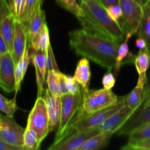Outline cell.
Returning a JSON list of instances; mask_svg holds the SVG:
<instances>
[{"mask_svg":"<svg viewBox=\"0 0 150 150\" xmlns=\"http://www.w3.org/2000/svg\"><path fill=\"white\" fill-rule=\"evenodd\" d=\"M0 150H24V148L13 146L0 140Z\"/></svg>","mask_w":150,"mask_h":150,"instance_id":"cell-39","label":"cell"},{"mask_svg":"<svg viewBox=\"0 0 150 150\" xmlns=\"http://www.w3.org/2000/svg\"><path fill=\"white\" fill-rule=\"evenodd\" d=\"M121 149H135V150H150V139L140 141L133 144H126L122 146Z\"/></svg>","mask_w":150,"mask_h":150,"instance_id":"cell-36","label":"cell"},{"mask_svg":"<svg viewBox=\"0 0 150 150\" xmlns=\"http://www.w3.org/2000/svg\"><path fill=\"white\" fill-rule=\"evenodd\" d=\"M29 48L30 47L27 42L21 57L19 59V62L16 64V68H15V81H16L15 92H16V96L18 92L21 89V82L24 78L25 74H26L28 65L30 62L31 57L29 56Z\"/></svg>","mask_w":150,"mask_h":150,"instance_id":"cell-17","label":"cell"},{"mask_svg":"<svg viewBox=\"0 0 150 150\" xmlns=\"http://www.w3.org/2000/svg\"><path fill=\"white\" fill-rule=\"evenodd\" d=\"M46 23L45 12L39 6L32 15L27 25V42L31 48L35 46L43 27Z\"/></svg>","mask_w":150,"mask_h":150,"instance_id":"cell-16","label":"cell"},{"mask_svg":"<svg viewBox=\"0 0 150 150\" xmlns=\"http://www.w3.org/2000/svg\"><path fill=\"white\" fill-rule=\"evenodd\" d=\"M127 144H133L140 141L150 139V122L136 127L128 135Z\"/></svg>","mask_w":150,"mask_h":150,"instance_id":"cell-26","label":"cell"},{"mask_svg":"<svg viewBox=\"0 0 150 150\" xmlns=\"http://www.w3.org/2000/svg\"><path fill=\"white\" fill-rule=\"evenodd\" d=\"M122 10L123 27L132 35L138 34L143 15V7L135 0H119Z\"/></svg>","mask_w":150,"mask_h":150,"instance_id":"cell-7","label":"cell"},{"mask_svg":"<svg viewBox=\"0 0 150 150\" xmlns=\"http://www.w3.org/2000/svg\"><path fill=\"white\" fill-rule=\"evenodd\" d=\"M63 76L66 89H67L68 94L75 95V94H77L81 90L82 86L75 80L74 76H69V75L64 74V73H63Z\"/></svg>","mask_w":150,"mask_h":150,"instance_id":"cell-33","label":"cell"},{"mask_svg":"<svg viewBox=\"0 0 150 150\" xmlns=\"http://www.w3.org/2000/svg\"><path fill=\"white\" fill-rule=\"evenodd\" d=\"M91 67L89 61L87 58L83 57L79 60L76 64L74 78L80 84L82 88L88 90L90 80H91Z\"/></svg>","mask_w":150,"mask_h":150,"instance_id":"cell-19","label":"cell"},{"mask_svg":"<svg viewBox=\"0 0 150 150\" xmlns=\"http://www.w3.org/2000/svg\"><path fill=\"white\" fill-rule=\"evenodd\" d=\"M101 83H102L104 89H112V88L115 86V83H116V77H115L114 74L112 73L110 70H108L103 76Z\"/></svg>","mask_w":150,"mask_h":150,"instance_id":"cell-37","label":"cell"},{"mask_svg":"<svg viewBox=\"0 0 150 150\" xmlns=\"http://www.w3.org/2000/svg\"><path fill=\"white\" fill-rule=\"evenodd\" d=\"M42 96L45 99L49 117V130L50 132L57 128L61 114V96H54L45 89Z\"/></svg>","mask_w":150,"mask_h":150,"instance_id":"cell-13","label":"cell"},{"mask_svg":"<svg viewBox=\"0 0 150 150\" xmlns=\"http://www.w3.org/2000/svg\"><path fill=\"white\" fill-rule=\"evenodd\" d=\"M84 16L78 18L82 29L91 33L108 37L119 42L124 40L126 31L109 16L107 8L98 0H82L79 2Z\"/></svg>","mask_w":150,"mask_h":150,"instance_id":"cell-2","label":"cell"},{"mask_svg":"<svg viewBox=\"0 0 150 150\" xmlns=\"http://www.w3.org/2000/svg\"><path fill=\"white\" fill-rule=\"evenodd\" d=\"M11 13L10 0H0V23L7 16Z\"/></svg>","mask_w":150,"mask_h":150,"instance_id":"cell-38","label":"cell"},{"mask_svg":"<svg viewBox=\"0 0 150 150\" xmlns=\"http://www.w3.org/2000/svg\"><path fill=\"white\" fill-rule=\"evenodd\" d=\"M60 73L59 70H51L47 72L46 83L47 84L48 90L51 95L54 96H61L60 91Z\"/></svg>","mask_w":150,"mask_h":150,"instance_id":"cell-25","label":"cell"},{"mask_svg":"<svg viewBox=\"0 0 150 150\" xmlns=\"http://www.w3.org/2000/svg\"><path fill=\"white\" fill-rule=\"evenodd\" d=\"M147 48H148L149 51V54H150V38L149 39V40L147 41Z\"/></svg>","mask_w":150,"mask_h":150,"instance_id":"cell-45","label":"cell"},{"mask_svg":"<svg viewBox=\"0 0 150 150\" xmlns=\"http://www.w3.org/2000/svg\"><path fill=\"white\" fill-rule=\"evenodd\" d=\"M46 70L47 72L49 70H54L59 71L58 66H57V62H56L55 58H54V52H53L52 47H51V44L49 46L48 49L46 51Z\"/></svg>","mask_w":150,"mask_h":150,"instance_id":"cell-35","label":"cell"},{"mask_svg":"<svg viewBox=\"0 0 150 150\" xmlns=\"http://www.w3.org/2000/svg\"><path fill=\"white\" fill-rule=\"evenodd\" d=\"M135 1H137V2H138V4H139L141 6L144 7V4H145L148 1V0H135Z\"/></svg>","mask_w":150,"mask_h":150,"instance_id":"cell-44","label":"cell"},{"mask_svg":"<svg viewBox=\"0 0 150 150\" xmlns=\"http://www.w3.org/2000/svg\"><path fill=\"white\" fill-rule=\"evenodd\" d=\"M126 105L125 97H119L117 103L107 108L101 109L94 114L87 116L82 120L78 122L73 127L70 133L75 131L87 130L93 128H97L104 122L110 117H111L118 110L121 109ZM69 133V134H70Z\"/></svg>","mask_w":150,"mask_h":150,"instance_id":"cell-6","label":"cell"},{"mask_svg":"<svg viewBox=\"0 0 150 150\" xmlns=\"http://www.w3.org/2000/svg\"><path fill=\"white\" fill-rule=\"evenodd\" d=\"M99 127L87 130L75 131L70 133L66 137L57 143H53L49 150H78L79 146L89 138L99 133Z\"/></svg>","mask_w":150,"mask_h":150,"instance_id":"cell-10","label":"cell"},{"mask_svg":"<svg viewBox=\"0 0 150 150\" xmlns=\"http://www.w3.org/2000/svg\"><path fill=\"white\" fill-rule=\"evenodd\" d=\"M133 62L138 76L146 74L147 70L150 66V54L148 48L140 50L134 58Z\"/></svg>","mask_w":150,"mask_h":150,"instance_id":"cell-24","label":"cell"},{"mask_svg":"<svg viewBox=\"0 0 150 150\" xmlns=\"http://www.w3.org/2000/svg\"><path fill=\"white\" fill-rule=\"evenodd\" d=\"M9 51H10L8 49V47H7L4 38H2L1 33H0V55L6 54V53L9 52Z\"/></svg>","mask_w":150,"mask_h":150,"instance_id":"cell-40","label":"cell"},{"mask_svg":"<svg viewBox=\"0 0 150 150\" xmlns=\"http://www.w3.org/2000/svg\"><path fill=\"white\" fill-rule=\"evenodd\" d=\"M146 86L144 83L137 82L135 87L125 97V103L131 109L138 110L145 100Z\"/></svg>","mask_w":150,"mask_h":150,"instance_id":"cell-20","label":"cell"},{"mask_svg":"<svg viewBox=\"0 0 150 150\" xmlns=\"http://www.w3.org/2000/svg\"><path fill=\"white\" fill-rule=\"evenodd\" d=\"M10 10L16 20L21 21L26 5V0H10Z\"/></svg>","mask_w":150,"mask_h":150,"instance_id":"cell-32","label":"cell"},{"mask_svg":"<svg viewBox=\"0 0 150 150\" xmlns=\"http://www.w3.org/2000/svg\"><path fill=\"white\" fill-rule=\"evenodd\" d=\"M50 44L51 43H50L49 31L47 24L45 23L38 36L35 46L32 49V51H41L43 52H46Z\"/></svg>","mask_w":150,"mask_h":150,"instance_id":"cell-30","label":"cell"},{"mask_svg":"<svg viewBox=\"0 0 150 150\" xmlns=\"http://www.w3.org/2000/svg\"><path fill=\"white\" fill-rule=\"evenodd\" d=\"M43 3H44V0H26L25 10L21 22L26 27L33 13L39 6L43 5Z\"/></svg>","mask_w":150,"mask_h":150,"instance_id":"cell-31","label":"cell"},{"mask_svg":"<svg viewBox=\"0 0 150 150\" xmlns=\"http://www.w3.org/2000/svg\"><path fill=\"white\" fill-rule=\"evenodd\" d=\"M150 122V99L146 98L135 114L117 132L118 136H128L132 130Z\"/></svg>","mask_w":150,"mask_h":150,"instance_id":"cell-11","label":"cell"},{"mask_svg":"<svg viewBox=\"0 0 150 150\" xmlns=\"http://www.w3.org/2000/svg\"><path fill=\"white\" fill-rule=\"evenodd\" d=\"M146 98L150 99V76L148 78V82L146 86Z\"/></svg>","mask_w":150,"mask_h":150,"instance_id":"cell-43","label":"cell"},{"mask_svg":"<svg viewBox=\"0 0 150 150\" xmlns=\"http://www.w3.org/2000/svg\"><path fill=\"white\" fill-rule=\"evenodd\" d=\"M119 97L111 89H94L87 90L82 101V111L85 117L107 108L117 103Z\"/></svg>","mask_w":150,"mask_h":150,"instance_id":"cell-4","label":"cell"},{"mask_svg":"<svg viewBox=\"0 0 150 150\" xmlns=\"http://www.w3.org/2000/svg\"><path fill=\"white\" fill-rule=\"evenodd\" d=\"M113 133L110 132L103 131L96 133L85 141L78 150H97L105 147L108 144Z\"/></svg>","mask_w":150,"mask_h":150,"instance_id":"cell-18","label":"cell"},{"mask_svg":"<svg viewBox=\"0 0 150 150\" xmlns=\"http://www.w3.org/2000/svg\"><path fill=\"white\" fill-rule=\"evenodd\" d=\"M31 60L32 62L36 74V83L38 87V97L42 96L46 79V52L41 51H32L31 54Z\"/></svg>","mask_w":150,"mask_h":150,"instance_id":"cell-15","label":"cell"},{"mask_svg":"<svg viewBox=\"0 0 150 150\" xmlns=\"http://www.w3.org/2000/svg\"><path fill=\"white\" fill-rule=\"evenodd\" d=\"M41 144L38 142L36 133L26 125L24 135V150H37L40 148Z\"/></svg>","mask_w":150,"mask_h":150,"instance_id":"cell-27","label":"cell"},{"mask_svg":"<svg viewBox=\"0 0 150 150\" xmlns=\"http://www.w3.org/2000/svg\"><path fill=\"white\" fill-rule=\"evenodd\" d=\"M27 42V27L21 21L15 19L11 54L16 64L21 57Z\"/></svg>","mask_w":150,"mask_h":150,"instance_id":"cell-14","label":"cell"},{"mask_svg":"<svg viewBox=\"0 0 150 150\" xmlns=\"http://www.w3.org/2000/svg\"><path fill=\"white\" fill-rule=\"evenodd\" d=\"M78 1H79V2H80V1H82V0H78Z\"/></svg>","mask_w":150,"mask_h":150,"instance_id":"cell-46","label":"cell"},{"mask_svg":"<svg viewBox=\"0 0 150 150\" xmlns=\"http://www.w3.org/2000/svg\"><path fill=\"white\" fill-rule=\"evenodd\" d=\"M36 133L40 144L49 133V117L45 99L43 96L38 97L27 119V125Z\"/></svg>","mask_w":150,"mask_h":150,"instance_id":"cell-5","label":"cell"},{"mask_svg":"<svg viewBox=\"0 0 150 150\" xmlns=\"http://www.w3.org/2000/svg\"><path fill=\"white\" fill-rule=\"evenodd\" d=\"M86 91L82 88L77 94H66L61 96L60 123L53 143H57L64 139L70 133L74 126L85 118L82 111V101Z\"/></svg>","mask_w":150,"mask_h":150,"instance_id":"cell-3","label":"cell"},{"mask_svg":"<svg viewBox=\"0 0 150 150\" xmlns=\"http://www.w3.org/2000/svg\"><path fill=\"white\" fill-rule=\"evenodd\" d=\"M135 45L139 50L145 49L146 48H147V42L143 38H138L135 40Z\"/></svg>","mask_w":150,"mask_h":150,"instance_id":"cell-41","label":"cell"},{"mask_svg":"<svg viewBox=\"0 0 150 150\" xmlns=\"http://www.w3.org/2000/svg\"><path fill=\"white\" fill-rule=\"evenodd\" d=\"M16 62L10 51L0 55V87L7 93L15 92Z\"/></svg>","mask_w":150,"mask_h":150,"instance_id":"cell-9","label":"cell"},{"mask_svg":"<svg viewBox=\"0 0 150 150\" xmlns=\"http://www.w3.org/2000/svg\"><path fill=\"white\" fill-rule=\"evenodd\" d=\"M15 18L12 13L6 16L0 23V33L4 38L9 51L11 52L14 35Z\"/></svg>","mask_w":150,"mask_h":150,"instance_id":"cell-21","label":"cell"},{"mask_svg":"<svg viewBox=\"0 0 150 150\" xmlns=\"http://www.w3.org/2000/svg\"><path fill=\"white\" fill-rule=\"evenodd\" d=\"M138 110L131 109L129 106L125 105L123 108L118 110L103 124H101L99 127V130L101 132H110L113 134L116 133L120 130L121 127L127 122V120L136 113Z\"/></svg>","mask_w":150,"mask_h":150,"instance_id":"cell-12","label":"cell"},{"mask_svg":"<svg viewBox=\"0 0 150 150\" xmlns=\"http://www.w3.org/2000/svg\"><path fill=\"white\" fill-rule=\"evenodd\" d=\"M1 114H0V120H1Z\"/></svg>","mask_w":150,"mask_h":150,"instance_id":"cell-47","label":"cell"},{"mask_svg":"<svg viewBox=\"0 0 150 150\" xmlns=\"http://www.w3.org/2000/svg\"><path fill=\"white\" fill-rule=\"evenodd\" d=\"M100 3H101L102 5H104V7L107 8V7L110 5H113V4H116L119 3V0H98Z\"/></svg>","mask_w":150,"mask_h":150,"instance_id":"cell-42","label":"cell"},{"mask_svg":"<svg viewBox=\"0 0 150 150\" xmlns=\"http://www.w3.org/2000/svg\"><path fill=\"white\" fill-rule=\"evenodd\" d=\"M133 35L131 33L126 32V35H125L124 40L121 42L119 45V50H118L117 57H116V64H115L114 67V76H118L121 67L122 65V62L127 57L128 54L129 53V40L130 39Z\"/></svg>","mask_w":150,"mask_h":150,"instance_id":"cell-23","label":"cell"},{"mask_svg":"<svg viewBox=\"0 0 150 150\" xmlns=\"http://www.w3.org/2000/svg\"><path fill=\"white\" fill-rule=\"evenodd\" d=\"M60 7L73 14L76 18L84 16V12L76 0H55Z\"/></svg>","mask_w":150,"mask_h":150,"instance_id":"cell-28","label":"cell"},{"mask_svg":"<svg viewBox=\"0 0 150 150\" xmlns=\"http://www.w3.org/2000/svg\"><path fill=\"white\" fill-rule=\"evenodd\" d=\"M69 37V45L75 54L108 70L114 68L121 42L83 29L71 31Z\"/></svg>","mask_w":150,"mask_h":150,"instance_id":"cell-1","label":"cell"},{"mask_svg":"<svg viewBox=\"0 0 150 150\" xmlns=\"http://www.w3.org/2000/svg\"><path fill=\"white\" fill-rule=\"evenodd\" d=\"M15 95L13 99H7L0 94V111L4 113L6 116L13 117L16 111L19 109Z\"/></svg>","mask_w":150,"mask_h":150,"instance_id":"cell-29","label":"cell"},{"mask_svg":"<svg viewBox=\"0 0 150 150\" xmlns=\"http://www.w3.org/2000/svg\"><path fill=\"white\" fill-rule=\"evenodd\" d=\"M138 38L148 41L150 38V0L143 7V15L138 32Z\"/></svg>","mask_w":150,"mask_h":150,"instance_id":"cell-22","label":"cell"},{"mask_svg":"<svg viewBox=\"0 0 150 150\" xmlns=\"http://www.w3.org/2000/svg\"><path fill=\"white\" fill-rule=\"evenodd\" d=\"M25 129L19 125L13 117L1 116L0 120V140L10 145L24 148Z\"/></svg>","mask_w":150,"mask_h":150,"instance_id":"cell-8","label":"cell"},{"mask_svg":"<svg viewBox=\"0 0 150 150\" xmlns=\"http://www.w3.org/2000/svg\"><path fill=\"white\" fill-rule=\"evenodd\" d=\"M107 11L109 16L111 17L113 21L117 23H120L123 26V22H122V10L119 4H113L107 7ZM124 28V27H123Z\"/></svg>","mask_w":150,"mask_h":150,"instance_id":"cell-34","label":"cell"}]
</instances>
